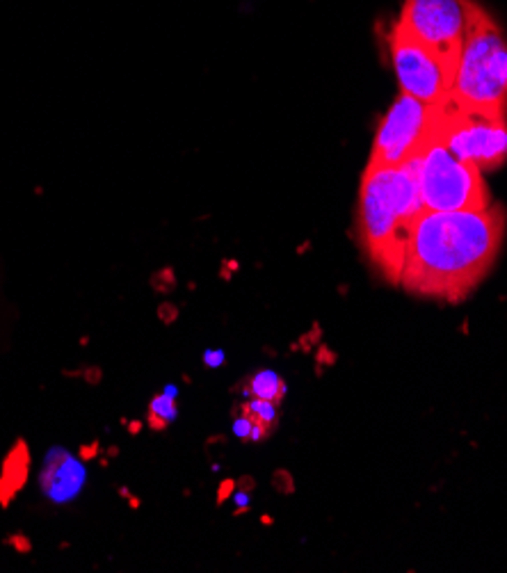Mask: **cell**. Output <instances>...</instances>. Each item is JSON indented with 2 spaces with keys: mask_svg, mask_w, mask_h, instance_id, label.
Instances as JSON below:
<instances>
[{
  "mask_svg": "<svg viewBox=\"0 0 507 573\" xmlns=\"http://www.w3.org/2000/svg\"><path fill=\"white\" fill-rule=\"evenodd\" d=\"M451 96L457 104L507 117V42L494 16L466 3V35Z\"/></svg>",
  "mask_w": 507,
  "mask_h": 573,
  "instance_id": "3",
  "label": "cell"
},
{
  "mask_svg": "<svg viewBox=\"0 0 507 573\" xmlns=\"http://www.w3.org/2000/svg\"><path fill=\"white\" fill-rule=\"evenodd\" d=\"M28 478H30V450L26 441L19 439L12 445L0 469V505H10L16 494L26 486Z\"/></svg>",
  "mask_w": 507,
  "mask_h": 573,
  "instance_id": "10",
  "label": "cell"
},
{
  "mask_svg": "<svg viewBox=\"0 0 507 573\" xmlns=\"http://www.w3.org/2000/svg\"><path fill=\"white\" fill-rule=\"evenodd\" d=\"M439 126L441 104L430 105L409 94H400L379 124L368 165L395 167L423 158L439 137Z\"/></svg>",
  "mask_w": 507,
  "mask_h": 573,
  "instance_id": "5",
  "label": "cell"
},
{
  "mask_svg": "<svg viewBox=\"0 0 507 573\" xmlns=\"http://www.w3.org/2000/svg\"><path fill=\"white\" fill-rule=\"evenodd\" d=\"M420 199L425 211H485L492 206V192L480 167L457 158L441 137L423 155Z\"/></svg>",
  "mask_w": 507,
  "mask_h": 573,
  "instance_id": "4",
  "label": "cell"
},
{
  "mask_svg": "<svg viewBox=\"0 0 507 573\" xmlns=\"http://www.w3.org/2000/svg\"><path fill=\"white\" fill-rule=\"evenodd\" d=\"M224 350H215V347H211V350L204 352V363H206V368H220L224 363Z\"/></svg>",
  "mask_w": 507,
  "mask_h": 573,
  "instance_id": "17",
  "label": "cell"
},
{
  "mask_svg": "<svg viewBox=\"0 0 507 573\" xmlns=\"http://www.w3.org/2000/svg\"><path fill=\"white\" fill-rule=\"evenodd\" d=\"M121 423H124V428H129L130 434H137L142 428H145V423H142V420H130V423H126V420H121Z\"/></svg>",
  "mask_w": 507,
  "mask_h": 573,
  "instance_id": "23",
  "label": "cell"
},
{
  "mask_svg": "<svg viewBox=\"0 0 507 573\" xmlns=\"http://www.w3.org/2000/svg\"><path fill=\"white\" fill-rule=\"evenodd\" d=\"M469 0H404L398 21L430 48L455 80L466 35Z\"/></svg>",
  "mask_w": 507,
  "mask_h": 573,
  "instance_id": "7",
  "label": "cell"
},
{
  "mask_svg": "<svg viewBox=\"0 0 507 573\" xmlns=\"http://www.w3.org/2000/svg\"><path fill=\"white\" fill-rule=\"evenodd\" d=\"M240 411L247 413L254 423L265 425L270 432H275L277 420H279V404L270 403V400L249 398L245 400V403H240Z\"/></svg>",
  "mask_w": 507,
  "mask_h": 573,
  "instance_id": "12",
  "label": "cell"
},
{
  "mask_svg": "<svg viewBox=\"0 0 507 573\" xmlns=\"http://www.w3.org/2000/svg\"><path fill=\"white\" fill-rule=\"evenodd\" d=\"M101 454V441H89V444H83L78 448V457L83 461H92L99 460Z\"/></svg>",
  "mask_w": 507,
  "mask_h": 573,
  "instance_id": "16",
  "label": "cell"
},
{
  "mask_svg": "<svg viewBox=\"0 0 507 573\" xmlns=\"http://www.w3.org/2000/svg\"><path fill=\"white\" fill-rule=\"evenodd\" d=\"M439 137L457 158L480 170H496L507 161V117L461 105L453 96L441 104Z\"/></svg>",
  "mask_w": 507,
  "mask_h": 573,
  "instance_id": "6",
  "label": "cell"
},
{
  "mask_svg": "<svg viewBox=\"0 0 507 573\" xmlns=\"http://www.w3.org/2000/svg\"><path fill=\"white\" fill-rule=\"evenodd\" d=\"M149 413H154V416H158V419L165 420L167 425H171L174 420L179 419L177 398H170L167 393H158V395H154V398H151Z\"/></svg>",
  "mask_w": 507,
  "mask_h": 573,
  "instance_id": "13",
  "label": "cell"
},
{
  "mask_svg": "<svg viewBox=\"0 0 507 573\" xmlns=\"http://www.w3.org/2000/svg\"><path fill=\"white\" fill-rule=\"evenodd\" d=\"M388 51L403 94L430 105L444 104L451 96L455 85L451 73L445 71L439 57L400 21H395L388 32Z\"/></svg>",
  "mask_w": 507,
  "mask_h": 573,
  "instance_id": "8",
  "label": "cell"
},
{
  "mask_svg": "<svg viewBox=\"0 0 507 573\" xmlns=\"http://www.w3.org/2000/svg\"><path fill=\"white\" fill-rule=\"evenodd\" d=\"M236 491V480H224L218 489V502H224Z\"/></svg>",
  "mask_w": 507,
  "mask_h": 573,
  "instance_id": "20",
  "label": "cell"
},
{
  "mask_svg": "<svg viewBox=\"0 0 507 573\" xmlns=\"http://www.w3.org/2000/svg\"><path fill=\"white\" fill-rule=\"evenodd\" d=\"M158 315H161V320L165 322H171L174 318H177V306L171 304H162L161 309H158Z\"/></svg>",
  "mask_w": 507,
  "mask_h": 573,
  "instance_id": "21",
  "label": "cell"
},
{
  "mask_svg": "<svg viewBox=\"0 0 507 573\" xmlns=\"http://www.w3.org/2000/svg\"><path fill=\"white\" fill-rule=\"evenodd\" d=\"M233 434L238 436V439L243 441H249V436H252V429H254V420L249 419L247 413H243L238 409V416L233 419Z\"/></svg>",
  "mask_w": 507,
  "mask_h": 573,
  "instance_id": "14",
  "label": "cell"
},
{
  "mask_svg": "<svg viewBox=\"0 0 507 573\" xmlns=\"http://www.w3.org/2000/svg\"><path fill=\"white\" fill-rule=\"evenodd\" d=\"M507 228L505 208L423 211L404 252L398 286L419 297L460 302L494 268Z\"/></svg>",
  "mask_w": 507,
  "mask_h": 573,
  "instance_id": "1",
  "label": "cell"
},
{
  "mask_svg": "<svg viewBox=\"0 0 507 573\" xmlns=\"http://www.w3.org/2000/svg\"><path fill=\"white\" fill-rule=\"evenodd\" d=\"M254 486H256V482H254V480H252V478H249V476H245V478H243V480H238V482H236V489H243V491H252V489H254Z\"/></svg>",
  "mask_w": 507,
  "mask_h": 573,
  "instance_id": "22",
  "label": "cell"
},
{
  "mask_svg": "<svg viewBox=\"0 0 507 573\" xmlns=\"http://www.w3.org/2000/svg\"><path fill=\"white\" fill-rule=\"evenodd\" d=\"M7 544H10L16 552H23V555H28V552L32 551V542L23 532H14L12 537H7Z\"/></svg>",
  "mask_w": 507,
  "mask_h": 573,
  "instance_id": "15",
  "label": "cell"
},
{
  "mask_svg": "<svg viewBox=\"0 0 507 573\" xmlns=\"http://www.w3.org/2000/svg\"><path fill=\"white\" fill-rule=\"evenodd\" d=\"M247 393L252 398L270 400V403L281 404L286 398V393H288V386H286V382L275 370H268V368H265V370H259L256 375H252Z\"/></svg>",
  "mask_w": 507,
  "mask_h": 573,
  "instance_id": "11",
  "label": "cell"
},
{
  "mask_svg": "<svg viewBox=\"0 0 507 573\" xmlns=\"http://www.w3.org/2000/svg\"><path fill=\"white\" fill-rule=\"evenodd\" d=\"M420 165L414 158L395 167L366 165L359 190V228L363 249L384 279L398 284L404 252L416 220L425 211L420 199Z\"/></svg>",
  "mask_w": 507,
  "mask_h": 573,
  "instance_id": "2",
  "label": "cell"
},
{
  "mask_svg": "<svg viewBox=\"0 0 507 573\" xmlns=\"http://www.w3.org/2000/svg\"><path fill=\"white\" fill-rule=\"evenodd\" d=\"M162 393H167L170 398H177L179 400V391H177V386H174V384H167V386L162 388Z\"/></svg>",
  "mask_w": 507,
  "mask_h": 573,
  "instance_id": "24",
  "label": "cell"
},
{
  "mask_svg": "<svg viewBox=\"0 0 507 573\" xmlns=\"http://www.w3.org/2000/svg\"><path fill=\"white\" fill-rule=\"evenodd\" d=\"M233 502H236V514H245V511H249V491H243V489H236L233 491Z\"/></svg>",
  "mask_w": 507,
  "mask_h": 573,
  "instance_id": "18",
  "label": "cell"
},
{
  "mask_svg": "<svg viewBox=\"0 0 507 573\" xmlns=\"http://www.w3.org/2000/svg\"><path fill=\"white\" fill-rule=\"evenodd\" d=\"M80 375H83L85 379H87L89 382V386H96V384L101 382V379H104V372H101V368H85L83 372H80Z\"/></svg>",
  "mask_w": 507,
  "mask_h": 573,
  "instance_id": "19",
  "label": "cell"
},
{
  "mask_svg": "<svg viewBox=\"0 0 507 573\" xmlns=\"http://www.w3.org/2000/svg\"><path fill=\"white\" fill-rule=\"evenodd\" d=\"M87 482V470L78 454L64 448H53L46 453L39 470V489L55 505H67L76 501Z\"/></svg>",
  "mask_w": 507,
  "mask_h": 573,
  "instance_id": "9",
  "label": "cell"
}]
</instances>
